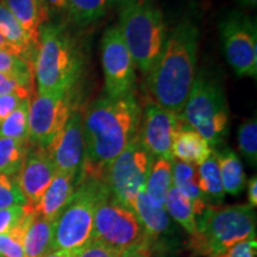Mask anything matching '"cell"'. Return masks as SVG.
<instances>
[{
  "mask_svg": "<svg viewBox=\"0 0 257 257\" xmlns=\"http://www.w3.org/2000/svg\"><path fill=\"white\" fill-rule=\"evenodd\" d=\"M141 115L135 93L120 98L101 96L86 108L82 113L85 157L79 182L93 179L106 184L108 167L137 138Z\"/></svg>",
  "mask_w": 257,
  "mask_h": 257,
  "instance_id": "6da1fadb",
  "label": "cell"
},
{
  "mask_svg": "<svg viewBox=\"0 0 257 257\" xmlns=\"http://www.w3.org/2000/svg\"><path fill=\"white\" fill-rule=\"evenodd\" d=\"M199 28L185 18L166 37L155 66L148 74V87L154 102L180 114L184 110L198 60Z\"/></svg>",
  "mask_w": 257,
  "mask_h": 257,
  "instance_id": "7a4b0ae2",
  "label": "cell"
},
{
  "mask_svg": "<svg viewBox=\"0 0 257 257\" xmlns=\"http://www.w3.org/2000/svg\"><path fill=\"white\" fill-rule=\"evenodd\" d=\"M83 56L66 25L44 23L34 62L38 94L69 93L81 76Z\"/></svg>",
  "mask_w": 257,
  "mask_h": 257,
  "instance_id": "3957f363",
  "label": "cell"
},
{
  "mask_svg": "<svg viewBox=\"0 0 257 257\" xmlns=\"http://www.w3.org/2000/svg\"><path fill=\"white\" fill-rule=\"evenodd\" d=\"M256 212L249 205L208 206L197 218V231L189 238L193 255L211 257L244 240L256 239Z\"/></svg>",
  "mask_w": 257,
  "mask_h": 257,
  "instance_id": "277c9868",
  "label": "cell"
},
{
  "mask_svg": "<svg viewBox=\"0 0 257 257\" xmlns=\"http://www.w3.org/2000/svg\"><path fill=\"white\" fill-rule=\"evenodd\" d=\"M184 120L198 131L210 147H218L229 134L230 110L223 83L202 69L195 75L184 106Z\"/></svg>",
  "mask_w": 257,
  "mask_h": 257,
  "instance_id": "5b68a950",
  "label": "cell"
},
{
  "mask_svg": "<svg viewBox=\"0 0 257 257\" xmlns=\"http://www.w3.org/2000/svg\"><path fill=\"white\" fill-rule=\"evenodd\" d=\"M119 29L136 68L148 75L166 41L162 11L154 0H137L120 10Z\"/></svg>",
  "mask_w": 257,
  "mask_h": 257,
  "instance_id": "8992f818",
  "label": "cell"
},
{
  "mask_svg": "<svg viewBox=\"0 0 257 257\" xmlns=\"http://www.w3.org/2000/svg\"><path fill=\"white\" fill-rule=\"evenodd\" d=\"M110 192L104 181L81 180L72 199L54 221L51 250L76 251L91 242L96 206Z\"/></svg>",
  "mask_w": 257,
  "mask_h": 257,
  "instance_id": "52a82bcc",
  "label": "cell"
},
{
  "mask_svg": "<svg viewBox=\"0 0 257 257\" xmlns=\"http://www.w3.org/2000/svg\"><path fill=\"white\" fill-rule=\"evenodd\" d=\"M91 240H99L123 251L146 242L148 237L136 213L110 192L96 206Z\"/></svg>",
  "mask_w": 257,
  "mask_h": 257,
  "instance_id": "ba28073f",
  "label": "cell"
},
{
  "mask_svg": "<svg viewBox=\"0 0 257 257\" xmlns=\"http://www.w3.org/2000/svg\"><path fill=\"white\" fill-rule=\"evenodd\" d=\"M219 32L227 63L237 76L257 75L256 23L248 15L233 10L223 16Z\"/></svg>",
  "mask_w": 257,
  "mask_h": 257,
  "instance_id": "9c48e42d",
  "label": "cell"
},
{
  "mask_svg": "<svg viewBox=\"0 0 257 257\" xmlns=\"http://www.w3.org/2000/svg\"><path fill=\"white\" fill-rule=\"evenodd\" d=\"M154 161L137 136L115 157L106 173V185L113 197L130 207L138 192L146 187Z\"/></svg>",
  "mask_w": 257,
  "mask_h": 257,
  "instance_id": "30bf717a",
  "label": "cell"
},
{
  "mask_svg": "<svg viewBox=\"0 0 257 257\" xmlns=\"http://www.w3.org/2000/svg\"><path fill=\"white\" fill-rule=\"evenodd\" d=\"M101 62L106 95L120 98L134 93L136 66L118 27L108 28L102 35Z\"/></svg>",
  "mask_w": 257,
  "mask_h": 257,
  "instance_id": "8fae6325",
  "label": "cell"
},
{
  "mask_svg": "<svg viewBox=\"0 0 257 257\" xmlns=\"http://www.w3.org/2000/svg\"><path fill=\"white\" fill-rule=\"evenodd\" d=\"M69 93H37L30 101L29 143L31 146L47 149L62 131L73 110Z\"/></svg>",
  "mask_w": 257,
  "mask_h": 257,
  "instance_id": "7c38bea8",
  "label": "cell"
},
{
  "mask_svg": "<svg viewBox=\"0 0 257 257\" xmlns=\"http://www.w3.org/2000/svg\"><path fill=\"white\" fill-rule=\"evenodd\" d=\"M184 121L181 115L156 102H149L141 115L138 141L154 159L173 161L172 144Z\"/></svg>",
  "mask_w": 257,
  "mask_h": 257,
  "instance_id": "4fadbf2b",
  "label": "cell"
},
{
  "mask_svg": "<svg viewBox=\"0 0 257 257\" xmlns=\"http://www.w3.org/2000/svg\"><path fill=\"white\" fill-rule=\"evenodd\" d=\"M57 172L73 175L79 184L85 157V141L82 133V112L74 108L68 120L47 148Z\"/></svg>",
  "mask_w": 257,
  "mask_h": 257,
  "instance_id": "5bb4252c",
  "label": "cell"
},
{
  "mask_svg": "<svg viewBox=\"0 0 257 257\" xmlns=\"http://www.w3.org/2000/svg\"><path fill=\"white\" fill-rule=\"evenodd\" d=\"M56 172L48 150L30 144L23 167L16 176L29 206L35 207L38 204Z\"/></svg>",
  "mask_w": 257,
  "mask_h": 257,
  "instance_id": "9a60e30c",
  "label": "cell"
},
{
  "mask_svg": "<svg viewBox=\"0 0 257 257\" xmlns=\"http://www.w3.org/2000/svg\"><path fill=\"white\" fill-rule=\"evenodd\" d=\"M76 186H78V181L73 175L56 172L53 181L42 195L41 200L34 207L35 212L44 219L54 223L61 211L72 199Z\"/></svg>",
  "mask_w": 257,
  "mask_h": 257,
  "instance_id": "2e32d148",
  "label": "cell"
},
{
  "mask_svg": "<svg viewBox=\"0 0 257 257\" xmlns=\"http://www.w3.org/2000/svg\"><path fill=\"white\" fill-rule=\"evenodd\" d=\"M212 152L213 150L207 141L185 120L182 121L173 140V159L195 167L206 161Z\"/></svg>",
  "mask_w": 257,
  "mask_h": 257,
  "instance_id": "e0dca14e",
  "label": "cell"
},
{
  "mask_svg": "<svg viewBox=\"0 0 257 257\" xmlns=\"http://www.w3.org/2000/svg\"><path fill=\"white\" fill-rule=\"evenodd\" d=\"M130 208L136 213L138 219L142 223L148 240L153 243V245H156L161 237L169 232L172 221L166 208L153 204L147 197L144 188L138 192Z\"/></svg>",
  "mask_w": 257,
  "mask_h": 257,
  "instance_id": "ac0fdd59",
  "label": "cell"
},
{
  "mask_svg": "<svg viewBox=\"0 0 257 257\" xmlns=\"http://www.w3.org/2000/svg\"><path fill=\"white\" fill-rule=\"evenodd\" d=\"M0 35L8 43L11 54L34 64L38 47L29 38L3 0H0Z\"/></svg>",
  "mask_w": 257,
  "mask_h": 257,
  "instance_id": "d6986e66",
  "label": "cell"
},
{
  "mask_svg": "<svg viewBox=\"0 0 257 257\" xmlns=\"http://www.w3.org/2000/svg\"><path fill=\"white\" fill-rule=\"evenodd\" d=\"M172 181L173 186L178 188L191 201L195 218L208 207L206 200L202 197L198 186V173L194 166L184 163L181 161H172Z\"/></svg>",
  "mask_w": 257,
  "mask_h": 257,
  "instance_id": "ffe728a7",
  "label": "cell"
},
{
  "mask_svg": "<svg viewBox=\"0 0 257 257\" xmlns=\"http://www.w3.org/2000/svg\"><path fill=\"white\" fill-rule=\"evenodd\" d=\"M218 168H219L224 192L231 195H238L246 185V175L238 155L230 148L214 150Z\"/></svg>",
  "mask_w": 257,
  "mask_h": 257,
  "instance_id": "44dd1931",
  "label": "cell"
},
{
  "mask_svg": "<svg viewBox=\"0 0 257 257\" xmlns=\"http://www.w3.org/2000/svg\"><path fill=\"white\" fill-rule=\"evenodd\" d=\"M54 234V223L37 213L29 224L24 236V255L25 257H43L51 251V242Z\"/></svg>",
  "mask_w": 257,
  "mask_h": 257,
  "instance_id": "7402d4cb",
  "label": "cell"
},
{
  "mask_svg": "<svg viewBox=\"0 0 257 257\" xmlns=\"http://www.w3.org/2000/svg\"><path fill=\"white\" fill-rule=\"evenodd\" d=\"M198 186L208 206H221L225 194L218 163L212 152L206 161L198 166Z\"/></svg>",
  "mask_w": 257,
  "mask_h": 257,
  "instance_id": "603a6c76",
  "label": "cell"
},
{
  "mask_svg": "<svg viewBox=\"0 0 257 257\" xmlns=\"http://www.w3.org/2000/svg\"><path fill=\"white\" fill-rule=\"evenodd\" d=\"M172 186V161L155 159L144 187L147 197L153 204L165 207L166 198Z\"/></svg>",
  "mask_w": 257,
  "mask_h": 257,
  "instance_id": "cb8c5ba5",
  "label": "cell"
},
{
  "mask_svg": "<svg viewBox=\"0 0 257 257\" xmlns=\"http://www.w3.org/2000/svg\"><path fill=\"white\" fill-rule=\"evenodd\" d=\"M3 2L27 32L29 38L38 47L40 28L44 21L37 3L35 0H3Z\"/></svg>",
  "mask_w": 257,
  "mask_h": 257,
  "instance_id": "d4e9b609",
  "label": "cell"
},
{
  "mask_svg": "<svg viewBox=\"0 0 257 257\" xmlns=\"http://www.w3.org/2000/svg\"><path fill=\"white\" fill-rule=\"evenodd\" d=\"M29 147V141L0 138V174L16 178L23 167Z\"/></svg>",
  "mask_w": 257,
  "mask_h": 257,
  "instance_id": "484cf974",
  "label": "cell"
},
{
  "mask_svg": "<svg viewBox=\"0 0 257 257\" xmlns=\"http://www.w3.org/2000/svg\"><path fill=\"white\" fill-rule=\"evenodd\" d=\"M165 208L170 218L181 225L189 236L197 231V218L193 212L192 204L178 188L172 186L165 201Z\"/></svg>",
  "mask_w": 257,
  "mask_h": 257,
  "instance_id": "4316f807",
  "label": "cell"
},
{
  "mask_svg": "<svg viewBox=\"0 0 257 257\" xmlns=\"http://www.w3.org/2000/svg\"><path fill=\"white\" fill-rule=\"evenodd\" d=\"M0 73L14 79L22 88L32 95L35 81L34 64L9 51H0Z\"/></svg>",
  "mask_w": 257,
  "mask_h": 257,
  "instance_id": "83f0119b",
  "label": "cell"
},
{
  "mask_svg": "<svg viewBox=\"0 0 257 257\" xmlns=\"http://www.w3.org/2000/svg\"><path fill=\"white\" fill-rule=\"evenodd\" d=\"M106 10V0H68L67 15L78 27H88L104 17Z\"/></svg>",
  "mask_w": 257,
  "mask_h": 257,
  "instance_id": "f1b7e54d",
  "label": "cell"
},
{
  "mask_svg": "<svg viewBox=\"0 0 257 257\" xmlns=\"http://www.w3.org/2000/svg\"><path fill=\"white\" fill-rule=\"evenodd\" d=\"M31 99H24L0 125V138L29 141V111Z\"/></svg>",
  "mask_w": 257,
  "mask_h": 257,
  "instance_id": "f546056e",
  "label": "cell"
},
{
  "mask_svg": "<svg viewBox=\"0 0 257 257\" xmlns=\"http://www.w3.org/2000/svg\"><path fill=\"white\" fill-rule=\"evenodd\" d=\"M35 213L36 212L34 207H30L17 226L10 230L9 232L0 234V257H25L23 246L24 236Z\"/></svg>",
  "mask_w": 257,
  "mask_h": 257,
  "instance_id": "4dcf8cb0",
  "label": "cell"
},
{
  "mask_svg": "<svg viewBox=\"0 0 257 257\" xmlns=\"http://www.w3.org/2000/svg\"><path fill=\"white\" fill-rule=\"evenodd\" d=\"M239 152L244 159L248 161L250 166L257 165V120L256 118H250L239 125L237 131Z\"/></svg>",
  "mask_w": 257,
  "mask_h": 257,
  "instance_id": "1f68e13d",
  "label": "cell"
},
{
  "mask_svg": "<svg viewBox=\"0 0 257 257\" xmlns=\"http://www.w3.org/2000/svg\"><path fill=\"white\" fill-rule=\"evenodd\" d=\"M25 206L27 199L19 188L16 178L0 174V210L11 206Z\"/></svg>",
  "mask_w": 257,
  "mask_h": 257,
  "instance_id": "d6a6232c",
  "label": "cell"
},
{
  "mask_svg": "<svg viewBox=\"0 0 257 257\" xmlns=\"http://www.w3.org/2000/svg\"><path fill=\"white\" fill-rule=\"evenodd\" d=\"M31 206L25 205V206H11L8 208L0 210V234L9 232L14 227L21 223L22 219L25 217Z\"/></svg>",
  "mask_w": 257,
  "mask_h": 257,
  "instance_id": "836d02e7",
  "label": "cell"
},
{
  "mask_svg": "<svg viewBox=\"0 0 257 257\" xmlns=\"http://www.w3.org/2000/svg\"><path fill=\"white\" fill-rule=\"evenodd\" d=\"M73 252L75 253V257H119L121 250L99 240H91L81 249Z\"/></svg>",
  "mask_w": 257,
  "mask_h": 257,
  "instance_id": "e575fe53",
  "label": "cell"
},
{
  "mask_svg": "<svg viewBox=\"0 0 257 257\" xmlns=\"http://www.w3.org/2000/svg\"><path fill=\"white\" fill-rule=\"evenodd\" d=\"M211 257H257L256 239L244 240V242L231 246L230 249H227L220 255Z\"/></svg>",
  "mask_w": 257,
  "mask_h": 257,
  "instance_id": "d590c367",
  "label": "cell"
},
{
  "mask_svg": "<svg viewBox=\"0 0 257 257\" xmlns=\"http://www.w3.org/2000/svg\"><path fill=\"white\" fill-rule=\"evenodd\" d=\"M22 100H24V99L17 94L0 95V125L17 108Z\"/></svg>",
  "mask_w": 257,
  "mask_h": 257,
  "instance_id": "8d00e7d4",
  "label": "cell"
},
{
  "mask_svg": "<svg viewBox=\"0 0 257 257\" xmlns=\"http://www.w3.org/2000/svg\"><path fill=\"white\" fill-rule=\"evenodd\" d=\"M5 94H17L23 99H31V95L25 89L22 88L14 79L0 73V95Z\"/></svg>",
  "mask_w": 257,
  "mask_h": 257,
  "instance_id": "74e56055",
  "label": "cell"
},
{
  "mask_svg": "<svg viewBox=\"0 0 257 257\" xmlns=\"http://www.w3.org/2000/svg\"><path fill=\"white\" fill-rule=\"evenodd\" d=\"M119 257H154V245L149 240H146L123 250Z\"/></svg>",
  "mask_w": 257,
  "mask_h": 257,
  "instance_id": "f35d334b",
  "label": "cell"
},
{
  "mask_svg": "<svg viewBox=\"0 0 257 257\" xmlns=\"http://www.w3.org/2000/svg\"><path fill=\"white\" fill-rule=\"evenodd\" d=\"M68 10V0H43V11L47 23L53 15H61Z\"/></svg>",
  "mask_w": 257,
  "mask_h": 257,
  "instance_id": "ab89813d",
  "label": "cell"
},
{
  "mask_svg": "<svg viewBox=\"0 0 257 257\" xmlns=\"http://www.w3.org/2000/svg\"><path fill=\"white\" fill-rule=\"evenodd\" d=\"M248 200L249 206L256 208L257 206V179L253 176L248 182Z\"/></svg>",
  "mask_w": 257,
  "mask_h": 257,
  "instance_id": "60d3db41",
  "label": "cell"
},
{
  "mask_svg": "<svg viewBox=\"0 0 257 257\" xmlns=\"http://www.w3.org/2000/svg\"><path fill=\"white\" fill-rule=\"evenodd\" d=\"M137 0H106L107 3V6H111V8H118V9H124L126 6L134 4Z\"/></svg>",
  "mask_w": 257,
  "mask_h": 257,
  "instance_id": "b9f144b4",
  "label": "cell"
},
{
  "mask_svg": "<svg viewBox=\"0 0 257 257\" xmlns=\"http://www.w3.org/2000/svg\"><path fill=\"white\" fill-rule=\"evenodd\" d=\"M43 257H75V253L68 250H51Z\"/></svg>",
  "mask_w": 257,
  "mask_h": 257,
  "instance_id": "7bdbcfd3",
  "label": "cell"
},
{
  "mask_svg": "<svg viewBox=\"0 0 257 257\" xmlns=\"http://www.w3.org/2000/svg\"><path fill=\"white\" fill-rule=\"evenodd\" d=\"M238 3L244 8H256L257 0H238Z\"/></svg>",
  "mask_w": 257,
  "mask_h": 257,
  "instance_id": "ee69618b",
  "label": "cell"
},
{
  "mask_svg": "<svg viewBox=\"0 0 257 257\" xmlns=\"http://www.w3.org/2000/svg\"><path fill=\"white\" fill-rule=\"evenodd\" d=\"M0 51H9V53H11L8 43H6V41L4 40V37H3L2 35H0Z\"/></svg>",
  "mask_w": 257,
  "mask_h": 257,
  "instance_id": "f6af8a7d",
  "label": "cell"
},
{
  "mask_svg": "<svg viewBox=\"0 0 257 257\" xmlns=\"http://www.w3.org/2000/svg\"><path fill=\"white\" fill-rule=\"evenodd\" d=\"M35 2L37 3L38 8L41 9L42 15H43V21H44V23H47V21H46V16H44V11H43V0H35ZM44 23H43V24H44Z\"/></svg>",
  "mask_w": 257,
  "mask_h": 257,
  "instance_id": "bcb514c9",
  "label": "cell"
},
{
  "mask_svg": "<svg viewBox=\"0 0 257 257\" xmlns=\"http://www.w3.org/2000/svg\"><path fill=\"white\" fill-rule=\"evenodd\" d=\"M154 257H173V256L167 255V252H166V251H163V252L159 253V256H157V253H156V251H155V248H154Z\"/></svg>",
  "mask_w": 257,
  "mask_h": 257,
  "instance_id": "7dc6e473",
  "label": "cell"
}]
</instances>
